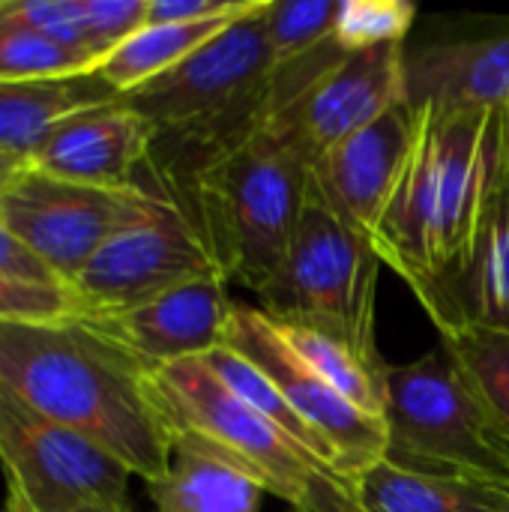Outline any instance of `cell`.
Returning <instances> with one entry per match:
<instances>
[{
	"label": "cell",
	"instance_id": "1",
	"mask_svg": "<svg viewBox=\"0 0 509 512\" xmlns=\"http://www.w3.org/2000/svg\"><path fill=\"white\" fill-rule=\"evenodd\" d=\"M0 387L90 438L144 483L171 465L147 372L78 318L0 321Z\"/></svg>",
	"mask_w": 509,
	"mask_h": 512
},
{
	"label": "cell",
	"instance_id": "2",
	"mask_svg": "<svg viewBox=\"0 0 509 512\" xmlns=\"http://www.w3.org/2000/svg\"><path fill=\"white\" fill-rule=\"evenodd\" d=\"M498 147L495 111L417 108L402 177L369 243L426 312L471 246Z\"/></svg>",
	"mask_w": 509,
	"mask_h": 512
},
{
	"label": "cell",
	"instance_id": "3",
	"mask_svg": "<svg viewBox=\"0 0 509 512\" xmlns=\"http://www.w3.org/2000/svg\"><path fill=\"white\" fill-rule=\"evenodd\" d=\"M183 207L228 282L258 294L288 252L309 198V159L279 114L171 177L141 180Z\"/></svg>",
	"mask_w": 509,
	"mask_h": 512
},
{
	"label": "cell",
	"instance_id": "4",
	"mask_svg": "<svg viewBox=\"0 0 509 512\" xmlns=\"http://www.w3.org/2000/svg\"><path fill=\"white\" fill-rule=\"evenodd\" d=\"M147 387L171 450L195 447L240 468L294 512H360L345 477L249 408L201 357L147 372Z\"/></svg>",
	"mask_w": 509,
	"mask_h": 512
},
{
	"label": "cell",
	"instance_id": "5",
	"mask_svg": "<svg viewBox=\"0 0 509 512\" xmlns=\"http://www.w3.org/2000/svg\"><path fill=\"white\" fill-rule=\"evenodd\" d=\"M381 258L369 237L345 225L312 189L285 258L255 306L276 324L315 327L381 360L375 345V300Z\"/></svg>",
	"mask_w": 509,
	"mask_h": 512
},
{
	"label": "cell",
	"instance_id": "6",
	"mask_svg": "<svg viewBox=\"0 0 509 512\" xmlns=\"http://www.w3.org/2000/svg\"><path fill=\"white\" fill-rule=\"evenodd\" d=\"M387 456L447 474L509 477V450L480 393L441 345L387 366Z\"/></svg>",
	"mask_w": 509,
	"mask_h": 512
},
{
	"label": "cell",
	"instance_id": "7",
	"mask_svg": "<svg viewBox=\"0 0 509 512\" xmlns=\"http://www.w3.org/2000/svg\"><path fill=\"white\" fill-rule=\"evenodd\" d=\"M0 468L6 512L129 510L132 471L90 438L42 417L0 387Z\"/></svg>",
	"mask_w": 509,
	"mask_h": 512
},
{
	"label": "cell",
	"instance_id": "8",
	"mask_svg": "<svg viewBox=\"0 0 509 512\" xmlns=\"http://www.w3.org/2000/svg\"><path fill=\"white\" fill-rule=\"evenodd\" d=\"M219 273L207 243L177 201L153 189L150 210L117 231L69 282L78 318L147 303L189 279Z\"/></svg>",
	"mask_w": 509,
	"mask_h": 512
},
{
	"label": "cell",
	"instance_id": "9",
	"mask_svg": "<svg viewBox=\"0 0 509 512\" xmlns=\"http://www.w3.org/2000/svg\"><path fill=\"white\" fill-rule=\"evenodd\" d=\"M153 189H105L51 177L27 165L0 192V219L66 285L117 231L138 222Z\"/></svg>",
	"mask_w": 509,
	"mask_h": 512
},
{
	"label": "cell",
	"instance_id": "10",
	"mask_svg": "<svg viewBox=\"0 0 509 512\" xmlns=\"http://www.w3.org/2000/svg\"><path fill=\"white\" fill-rule=\"evenodd\" d=\"M222 345L252 360L318 438L327 465L351 486L387 456V423L360 411L306 366L255 303H234Z\"/></svg>",
	"mask_w": 509,
	"mask_h": 512
},
{
	"label": "cell",
	"instance_id": "11",
	"mask_svg": "<svg viewBox=\"0 0 509 512\" xmlns=\"http://www.w3.org/2000/svg\"><path fill=\"white\" fill-rule=\"evenodd\" d=\"M264 9L234 21L180 66L120 99L150 120L156 132L198 126L246 105L267 87L276 69L261 27Z\"/></svg>",
	"mask_w": 509,
	"mask_h": 512
},
{
	"label": "cell",
	"instance_id": "12",
	"mask_svg": "<svg viewBox=\"0 0 509 512\" xmlns=\"http://www.w3.org/2000/svg\"><path fill=\"white\" fill-rule=\"evenodd\" d=\"M405 102L408 48L378 45L345 51L294 105L279 111V120L312 165L324 150L336 147Z\"/></svg>",
	"mask_w": 509,
	"mask_h": 512
},
{
	"label": "cell",
	"instance_id": "13",
	"mask_svg": "<svg viewBox=\"0 0 509 512\" xmlns=\"http://www.w3.org/2000/svg\"><path fill=\"white\" fill-rule=\"evenodd\" d=\"M234 300L222 273L189 279L147 303L123 312L78 318L132 357L144 372L159 366L207 357L222 345Z\"/></svg>",
	"mask_w": 509,
	"mask_h": 512
},
{
	"label": "cell",
	"instance_id": "14",
	"mask_svg": "<svg viewBox=\"0 0 509 512\" xmlns=\"http://www.w3.org/2000/svg\"><path fill=\"white\" fill-rule=\"evenodd\" d=\"M417 108L411 102L387 111L366 129L324 150L309 165V189L354 231L372 237L402 177Z\"/></svg>",
	"mask_w": 509,
	"mask_h": 512
},
{
	"label": "cell",
	"instance_id": "15",
	"mask_svg": "<svg viewBox=\"0 0 509 512\" xmlns=\"http://www.w3.org/2000/svg\"><path fill=\"white\" fill-rule=\"evenodd\" d=\"M498 123L501 147L471 246L450 285L426 312L438 336L459 327L509 333V126L501 114Z\"/></svg>",
	"mask_w": 509,
	"mask_h": 512
},
{
	"label": "cell",
	"instance_id": "16",
	"mask_svg": "<svg viewBox=\"0 0 509 512\" xmlns=\"http://www.w3.org/2000/svg\"><path fill=\"white\" fill-rule=\"evenodd\" d=\"M156 141V126L120 96L63 117L30 159L33 168L105 189H132Z\"/></svg>",
	"mask_w": 509,
	"mask_h": 512
},
{
	"label": "cell",
	"instance_id": "17",
	"mask_svg": "<svg viewBox=\"0 0 509 512\" xmlns=\"http://www.w3.org/2000/svg\"><path fill=\"white\" fill-rule=\"evenodd\" d=\"M408 102L438 111H507L509 33L408 51Z\"/></svg>",
	"mask_w": 509,
	"mask_h": 512
},
{
	"label": "cell",
	"instance_id": "18",
	"mask_svg": "<svg viewBox=\"0 0 509 512\" xmlns=\"http://www.w3.org/2000/svg\"><path fill=\"white\" fill-rule=\"evenodd\" d=\"M360 512H501L489 477L423 471L384 456L354 480Z\"/></svg>",
	"mask_w": 509,
	"mask_h": 512
},
{
	"label": "cell",
	"instance_id": "19",
	"mask_svg": "<svg viewBox=\"0 0 509 512\" xmlns=\"http://www.w3.org/2000/svg\"><path fill=\"white\" fill-rule=\"evenodd\" d=\"M111 99L117 93L96 72L48 81H0V150L30 162L63 117Z\"/></svg>",
	"mask_w": 509,
	"mask_h": 512
},
{
	"label": "cell",
	"instance_id": "20",
	"mask_svg": "<svg viewBox=\"0 0 509 512\" xmlns=\"http://www.w3.org/2000/svg\"><path fill=\"white\" fill-rule=\"evenodd\" d=\"M147 492L156 512H261L267 495L249 474L195 447H174L168 471Z\"/></svg>",
	"mask_w": 509,
	"mask_h": 512
},
{
	"label": "cell",
	"instance_id": "21",
	"mask_svg": "<svg viewBox=\"0 0 509 512\" xmlns=\"http://www.w3.org/2000/svg\"><path fill=\"white\" fill-rule=\"evenodd\" d=\"M243 21V18H237ZM234 21H204V24H144L120 48H114L93 72L117 93L126 96L153 78L180 66L204 42L219 36Z\"/></svg>",
	"mask_w": 509,
	"mask_h": 512
},
{
	"label": "cell",
	"instance_id": "22",
	"mask_svg": "<svg viewBox=\"0 0 509 512\" xmlns=\"http://www.w3.org/2000/svg\"><path fill=\"white\" fill-rule=\"evenodd\" d=\"M276 330L285 339V345L306 366H312L333 390H339L360 411L384 420V408H387V366H390L384 357L381 360L363 357L348 342H339L330 333H321L315 327L276 324Z\"/></svg>",
	"mask_w": 509,
	"mask_h": 512
},
{
	"label": "cell",
	"instance_id": "23",
	"mask_svg": "<svg viewBox=\"0 0 509 512\" xmlns=\"http://www.w3.org/2000/svg\"><path fill=\"white\" fill-rule=\"evenodd\" d=\"M441 345L480 393L509 450V333L459 327L444 333Z\"/></svg>",
	"mask_w": 509,
	"mask_h": 512
},
{
	"label": "cell",
	"instance_id": "24",
	"mask_svg": "<svg viewBox=\"0 0 509 512\" xmlns=\"http://www.w3.org/2000/svg\"><path fill=\"white\" fill-rule=\"evenodd\" d=\"M96 63L66 48L24 21L12 18L0 0V81H48L93 72Z\"/></svg>",
	"mask_w": 509,
	"mask_h": 512
},
{
	"label": "cell",
	"instance_id": "25",
	"mask_svg": "<svg viewBox=\"0 0 509 512\" xmlns=\"http://www.w3.org/2000/svg\"><path fill=\"white\" fill-rule=\"evenodd\" d=\"M249 408H255L258 414H264L279 432H285L291 441H297L300 447H306L309 453H315L324 465H327V459H324V450H321V444H318V438L306 429V423L294 414V408L285 402V396L279 393V387L252 363V360H246L240 351H234V348H228V345H219V348H213L207 357H201Z\"/></svg>",
	"mask_w": 509,
	"mask_h": 512
},
{
	"label": "cell",
	"instance_id": "26",
	"mask_svg": "<svg viewBox=\"0 0 509 512\" xmlns=\"http://www.w3.org/2000/svg\"><path fill=\"white\" fill-rule=\"evenodd\" d=\"M339 3L342 0H270L261 15V27L273 63L285 66L333 42Z\"/></svg>",
	"mask_w": 509,
	"mask_h": 512
},
{
	"label": "cell",
	"instance_id": "27",
	"mask_svg": "<svg viewBox=\"0 0 509 512\" xmlns=\"http://www.w3.org/2000/svg\"><path fill=\"white\" fill-rule=\"evenodd\" d=\"M414 18H417V6L405 0H342L333 39L345 51L405 45Z\"/></svg>",
	"mask_w": 509,
	"mask_h": 512
},
{
	"label": "cell",
	"instance_id": "28",
	"mask_svg": "<svg viewBox=\"0 0 509 512\" xmlns=\"http://www.w3.org/2000/svg\"><path fill=\"white\" fill-rule=\"evenodd\" d=\"M3 9L12 18L24 21L27 27L39 30L42 36L66 48H75L96 63L90 42H87L84 0H3Z\"/></svg>",
	"mask_w": 509,
	"mask_h": 512
},
{
	"label": "cell",
	"instance_id": "29",
	"mask_svg": "<svg viewBox=\"0 0 509 512\" xmlns=\"http://www.w3.org/2000/svg\"><path fill=\"white\" fill-rule=\"evenodd\" d=\"M147 3L150 0H84L87 42L96 66L147 24Z\"/></svg>",
	"mask_w": 509,
	"mask_h": 512
},
{
	"label": "cell",
	"instance_id": "30",
	"mask_svg": "<svg viewBox=\"0 0 509 512\" xmlns=\"http://www.w3.org/2000/svg\"><path fill=\"white\" fill-rule=\"evenodd\" d=\"M78 318L66 285H33L0 276V321H66Z\"/></svg>",
	"mask_w": 509,
	"mask_h": 512
},
{
	"label": "cell",
	"instance_id": "31",
	"mask_svg": "<svg viewBox=\"0 0 509 512\" xmlns=\"http://www.w3.org/2000/svg\"><path fill=\"white\" fill-rule=\"evenodd\" d=\"M0 276L33 285H63L0 219Z\"/></svg>",
	"mask_w": 509,
	"mask_h": 512
},
{
	"label": "cell",
	"instance_id": "32",
	"mask_svg": "<svg viewBox=\"0 0 509 512\" xmlns=\"http://www.w3.org/2000/svg\"><path fill=\"white\" fill-rule=\"evenodd\" d=\"M27 165H30L27 159H21V156H12V153H3V150H0V192H3V189H6V186H9L21 171H24V168H27Z\"/></svg>",
	"mask_w": 509,
	"mask_h": 512
},
{
	"label": "cell",
	"instance_id": "33",
	"mask_svg": "<svg viewBox=\"0 0 509 512\" xmlns=\"http://www.w3.org/2000/svg\"><path fill=\"white\" fill-rule=\"evenodd\" d=\"M489 492L501 512H509V477H489Z\"/></svg>",
	"mask_w": 509,
	"mask_h": 512
},
{
	"label": "cell",
	"instance_id": "34",
	"mask_svg": "<svg viewBox=\"0 0 509 512\" xmlns=\"http://www.w3.org/2000/svg\"><path fill=\"white\" fill-rule=\"evenodd\" d=\"M78 512H123V510H114V507H84V510Z\"/></svg>",
	"mask_w": 509,
	"mask_h": 512
},
{
	"label": "cell",
	"instance_id": "35",
	"mask_svg": "<svg viewBox=\"0 0 509 512\" xmlns=\"http://www.w3.org/2000/svg\"><path fill=\"white\" fill-rule=\"evenodd\" d=\"M288 512H294V510H288Z\"/></svg>",
	"mask_w": 509,
	"mask_h": 512
}]
</instances>
